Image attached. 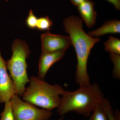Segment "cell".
I'll use <instances>...</instances> for the list:
<instances>
[{"mask_svg": "<svg viewBox=\"0 0 120 120\" xmlns=\"http://www.w3.org/2000/svg\"><path fill=\"white\" fill-rule=\"evenodd\" d=\"M63 26L65 32L69 35L71 45L76 53V81L80 86H88L90 84L87 71L88 57L91 50L100 39L87 34L83 28V20L78 16L71 15L64 19Z\"/></svg>", "mask_w": 120, "mask_h": 120, "instance_id": "6da1fadb", "label": "cell"}, {"mask_svg": "<svg viewBox=\"0 0 120 120\" xmlns=\"http://www.w3.org/2000/svg\"><path fill=\"white\" fill-rule=\"evenodd\" d=\"M105 98L101 88L96 83L80 86L75 91L64 90L57 112L64 116L69 112H75L87 116Z\"/></svg>", "mask_w": 120, "mask_h": 120, "instance_id": "7a4b0ae2", "label": "cell"}, {"mask_svg": "<svg viewBox=\"0 0 120 120\" xmlns=\"http://www.w3.org/2000/svg\"><path fill=\"white\" fill-rule=\"evenodd\" d=\"M30 84L23 94V99L34 105L51 110L58 107L64 90L60 85H52L42 79L32 76Z\"/></svg>", "mask_w": 120, "mask_h": 120, "instance_id": "3957f363", "label": "cell"}, {"mask_svg": "<svg viewBox=\"0 0 120 120\" xmlns=\"http://www.w3.org/2000/svg\"><path fill=\"white\" fill-rule=\"evenodd\" d=\"M12 55L6 61L7 69L16 89L17 95L22 96L26 90V84L29 82L26 60L30 56V50L27 44L20 39H15L12 45Z\"/></svg>", "mask_w": 120, "mask_h": 120, "instance_id": "277c9868", "label": "cell"}, {"mask_svg": "<svg viewBox=\"0 0 120 120\" xmlns=\"http://www.w3.org/2000/svg\"><path fill=\"white\" fill-rule=\"evenodd\" d=\"M10 101L15 120H48L52 115L51 110L38 109L22 101L17 94L12 97Z\"/></svg>", "mask_w": 120, "mask_h": 120, "instance_id": "5b68a950", "label": "cell"}, {"mask_svg": "<svg viewBox=\"0 0 120 120\" xmlns=\"http://www.w3.org/2000/svg\"><path fill=\"white\" fill-rule=\"evenodd\" d=\"M41 39L42 52L66 51L71 45L69 37L53 34L49 31L42 34Z\"/></svg>", "mask_w": 120, "mask_h": 120, "instance_id": "8992f818", "label": "cell"}, {"mask_svg": "<svg viewBox=\"0 0 120 120\" xmlns=\"http://www.w3.org/2000/svg\"><path fill=\"white\" fill-rule=\"evenodd\" d=\"M7 69L6 61L2 57L0 50V103H1L10 101L14 95L17 94L15 84Z\"/></svg>", "mask_w": 120, "mask_h": 120, "instance_id": "52a82bcc", "label": "cell"}, {"mask_svg": "<svg viewBox=\"0 0 120 120\" xmlns=\"http://www.w3.org/2000/svg\"><path fill=\"white\" fill-rule=\"evenodd\" d=\"M65 52H42L39 62L38 77L43 79L50 67L64 56Z\"/></svg>", "mask_w": 120, "mask_h": 120, "instance_id": "ba28073f", "label": "cell"}, {"mask_svg": "<svg viewBox=\"0 0 120 120\" xmlns=\"http://www.w3.org/2000/svg\"><path fill=\"white\" fill-rule=\"evenodd\" d=\"M94 2L88 0L77 7L82 20L88 28H92L96 23L97 13L94 9Z\"/></svg>", "mask_w": 120, "mask_h": 120, "instance_id": "9c48e42d", "label": "cell"}, {"mask_svg": "<svg viewBox=\"0 0 120 120\" xmlns=\"http://www.w3.org/2000/svg\"><path fill=\"white\" fill-rule=\"evenodd\" d=\"M120 34V21L114 19L105 22L99 28L89 31L88 34L91 37L99 38L108 34Z\"/></svg>", "mask_w": 120, "mask_h": 120, "instance_id": "30bf717a", "label": "cell"}, {"mask_svg": "<svg viewBox=\"0 0 120 120\" xmlns=\"http://www.w3.org/2000/svg\"><path fill=\"white\" fill-rule=\"evenodd\" d=\"M105 49L110 53L120 54V40L113 36H110L104 43Z\"/></svg>", "mask_w": 120, "mask_h": 120, "instance_id": "8fae6325", "label": "cell"}, {"mask_svg": "<svg viewBox=\"0 0 120 120\" xmlns=\"http://www.w3.org/2000/svg\"><path fill=\"white\" fill-rule=\"evenodd\" d=\"M53 23L47 16L38 18L36 29L40 31H48L50 30Z\"/></svg>", "mask_w": 120, "mask_h": 120, "instance_id": "7c38bea8", "label": "cell"}, {"mask_svg": "<svg viewBox=\"0 0 120 120\" xmlns=\"http://www.w3.org/2000/svg\"><path fill=\"white\" fill-rule=\"evenodd\" d=\"M89 120H109L107 114L101 104L96 107Z\"/></svg>", "mask_w": 120, "mask_h": 120, "instance_id": "4fadbf2b", "label": "cell"}, {"mask_svg": "<svg viewBox=\"0 0 120 120\" xmlns=\"http://www.w3.org/2000/svg\"><path fill=\"white\" fill-rule=\"evenodd\" d=\"M5 103L4 109L1 113L0 120H15L10 101H7Z\"/></svg>", "mask_w": 120, "mask_h": 120, "instance_id": "5bb4252c", "label": "cell"}, {"mask_svg": "<svg viewBox=\"0 0 120 120\" xmlns=\"http://www.w3.org/2000/svg\"><path fill=\"white\" fill-rule=\"evenodd\" d=\"M110 58L114 65L113 75L116 78L120 77V55L110 53Z\"/></svg>", "mask_w": 120, "mask_h": 120, "instance_id": "9a60e30c", "label": "cell"}, {"mask_svg": "<svg viewBox=\"0 0 120 120\" xmlns=\"http://www.w3.org/2000/svg\"><path fill=\"white\" fill-rule=\"evenodd\" d=\"M101 105L107 114L109 120H117L113 113V110L109 101L105 98L101 103Z\"/></svg>", "mask_w": 120, "mask_h": 120, "instance_id": "2e32d148", "label": "cell"}, {"mask_svg": "<svg viewBox=\"0 0 120 120\" xmlns=\"http://www.w3.org/2000/svg\"><path fill=\"white\" fill-rule=\"evenodd\" d=\"M38 19V18L34 15L33 11L30 10L28 16L26 19V25L30 29H36Z\"/></svg>", "mask_w": 120, "mask_h": 120, "instance_id": "e0dca14e", "label": "cell"}, {"mask_svg": "<svg viewBox=\"0 0 120 120\" xmlns=\"http://www.w3.org/2000/svg\"><path fill=\"white\" fill-rule=\"evenodd\" d=\"M114 6L117 10L120 9V0H106Z\"/></svg>", "mask_w": 120, "mask_h": 120, "instance_id": "ac0fdd59", "label": "cell"}, {"mask_svg": "<svg viewBox=\"0 0 120 120\" xmlns=\"http://www.w3.org/2000/svg\"><path fill=\"white\" fill-rule=\"evenodd\" d=\"M69 0L73 5L77 7L79 5L88 0Z\"/></svg>", "mask_w": 120, "mask_h": 120, "instance_id": "d6986e66", "label": "cell"}, {"mask_svg": "<svg viewBox=\"0 0 120 120\" xmlns=\"http://www.w3.org/2000/svg\"><path fill=\"white\" fill-rule=\"evenodd\" d=\"M62 120V118H61V119H60V120Z\"/></svg>", "mask_w": 120, "mask_h": 120, "instance_id": "ffe728a7", "label": "cell"}, {"mask_svg": "<svg viewBox=\"0 0 120 120\" xmlns=\"http://www.w3.org/2000/svg\"><path fill=\"white\" fill-rule=\"evenodd\" d=\"M5 1H8V0H5Z\"/></svg>", "mask_w": 120, "mask_h": 120, "instance_id": "44dd1931", "label": "cell"}]
</instances>
